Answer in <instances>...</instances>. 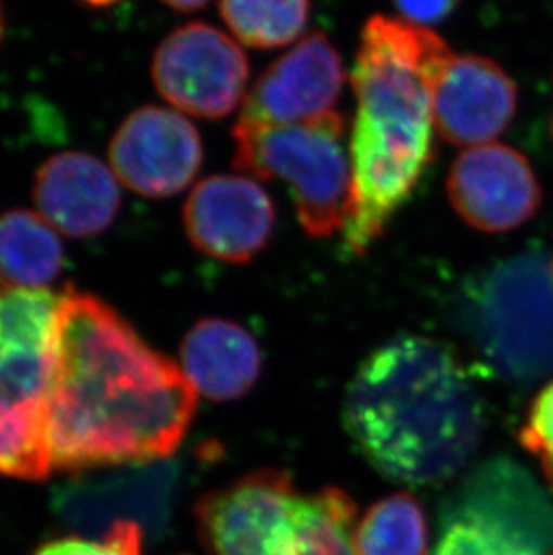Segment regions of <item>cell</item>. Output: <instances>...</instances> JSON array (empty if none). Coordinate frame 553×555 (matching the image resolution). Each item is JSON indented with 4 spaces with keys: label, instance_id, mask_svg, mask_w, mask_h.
<instances>
[{
    "label": "cell",
    "instance_id": "1",
    "mask_svg": "<svg viewBox=\"0 0 553 555\" xmlns=\"http://www.w3.org/2000/svg\"><path fill=\"white\" fill-rule=\"evenodd\" d=\"M196 388L108 302L68 286L57 308L48 398L56 469L164 461L188 434Z\"/></svg>",
    "mask_w": 553,
    "mask_h": 555
},
{
    "label": "cell",
    "instance_id": "2",
    "mask_svg": "<svg viewBox=\"0 0 553 555\" xmlns=\"http://www.w3.org/2000/svg\"><path fill=\"white\" fill-rule=\"evenodd\" d=\"M451 54L437 33L404 18L374 15L361 31L350 76L355 209L345 229L355 257L385 234L434 163V89Z\"/></svg>",
    "mask_w": 553,
    "mask_h": 555
},
{
    "label": "cell",
    "instance_id": "3",
    "mask_svg": "<svg viewBox=\"0 0 553 555\" xmlns=\"http://www.w3.org/2000/svg\"><path fill=\"white\" fill-rule=\"evenodd\" d=\"M344 423L377 472L408 486L459 475L486 434V404L459 352L404 335L361 362L345 393Z\"/></svg>",
    "mask_w": 553,
    "mask_h": 555
},
{
    "label": "cell",
    "instance_id": "4",
    "mask_svg": "<svg viewBox=\"0 0 553 555\" xmlns=\"http://www.w3.org/2000/svg\"><path fill=\"white\" fill-rule=\"evenodd\" d=\"M456 314L478 358L505 382L527 387L553 372V275L543 251L471 273Z\"/></svg>",
    "mask_w": 553,
    "mask_h": 555
},
{
    "label": "cell",
    "instance_id": "5",
    "mask_svg": "<svg viewBox=\"0 0 553 555\" xmlns=\"http://www.w3.org/2000/svg\"><path fill=\"white\" fill-rule=\"evenodd\" d=\"M342 112L268 130L232 131L234 168L290 188L298 221L325 240L349 225L355 209L352 164L345 150Z\"/></svg>",
    "mask_w": 553,
    "mask_h": 555
},
{
    "label": "cell",
    "instance_id": "6",
    "mask_svg": "<svg viewBox=\"0 0 553 555\" xmlns=\"http://www.w3.org/2000/svg\"><path fill=\"white\" fill-rule=\"evenodd\" d=\"M553 508L509 459L475 467L443 498L434 555H544Z\"/></svg>",
    "mask_w": 553,
    "mask_h": 555
},
{
    "label": "cell",
    "instance_id": "7",
    "mask_svg": "<svg viewBox=\"0 0 553 555\" xmlns=\"http://www.w3.org/2000/svg\"><path fill=\"white\" fill-rule=\"evenodd\" d=\"M304 502L287 473L261 469L204 494L194 514L210 555H297Z\"/></svg>",
    "mask_w": 553,
    "mask_h": 555
},
{
    "label": "cell",
    "instance_id": "8",
    "mask_svg": "<svg viewBox=\"0 0 553 555\" xmlns=\"http://www.w3.org/2000/svg\"><path fill=\"white\" fill-rule=\"evenodd\" d=\"M250 76L245 51L205 22H189L164 38L152 60L158 94L177 111L223 119L240 106Z\"/></svg>",
    "mask_w": 553,
    "mask_h": 555
},
{
    "label": "cell",
    "instance_id": "9",
    "mask_svg": "<svg viewBox=\"0 0 553 555\" xmlns=\"http://www.w3.org/2000/svg\"><path fill=\"white\" fill-rule=\"evenodd\" d=\"M182 467L155 461L115 467L101 475H81L54 489L53 513L81 535L105 534L119 521H133L160 540L172 518Z\"/></svg>",
    "mask_w": 553,
    "mask_h": 555
},
{
    "label": "cell",
    "instance_id": "10",
    "mask_svg": "<svg viewBox=\"0 0 553 555\" xmlns=\"http://www.w3.org/2000/svg\"><path fill=\"white\" fill-rule=\"evenodd\" d=\"M204 163V144L182 114L146 105L123 119L108 144V166L120 184L144 198L182 193Z\"/></svg>",
    "mask_w": 553,
    "mask_h": 555
},
{
    "label": "cell",
    "instance_id": "11",
    "mask_svg": "<svg viewBox=\"0 0 553 555\" xmlns=\"http://www.w3.org/2000/svg\"><path fill=\"white\" fill-rule=\"evenodd\" d=\"M344 85L338 51L325 33H311L259 76L234 131L268 130L327 116L342 98Z\"/></svg>",
    "mask_w": 553,
    "mask_h": 555
},
{
    "label": "cell",
    "instance_id": "12",
    "mask_svg": "<svg viewBox=\"0 0 553 555\" xmlns=\"http://www.w3.org/2000/svg\"><path fill=\"white\" fill-rule=\"evenodd\" d=\"M449 202L476 231H516L538 215L543 193L523 153L500 142L467 147L449 169Z\"/></svg>",
    "mask_w": 553,
    "mask_h": 555
},
{
    "label": "cell",
    "instance_id": "13",
    "mask_svg": "<svg viewBox=\"0 0 553 555\" xmlns=\"http://www.w3.org/2000/svg\"><path fill=\"white\" fill-rule=\"evenodd\" d=\"M270 194L241 175H213L194 185L183 205V229L204 256L245 264L256 259L275 231Z\"/></svg>",
    "mask_w": 553,
    "mask_h": 555
},
{
    "label": "cell",
    "instance_id": "14",
    "mask_svg": "<svg viewBox=\"0 0 553 555\" xmlns=\"http://www.w3.org/2000/svg\"><path fill=\"white\" fill-rule=\"evenodd\" d=\"M517 112V89L505 68L478 54H451L434 89L435 131L454 146L489 144Z\"/></svg>",
    "mask_w": 553,
    "mask_h": 555
},
{
    "label": "cell",
    "instance_id": "15",
    "mask_svg": "<svg viewBox=\"0 0 553 555\" xmlns=\"http://www.w3.org/2000/svg\"><path fill=\"white\" fill-rule=\"evenodd\" d=\"M60 302L62 295L48 288H0V398H48Z\"/></svg>",
    "mask_w": 553,
    "mask_h": 555
},
{
    "label": "cell",
    "instance_id": "16",
    "mask_svg": "<svg viewBox=\"0 0 553 555\" xmlns=\"http://www.w3.org/2000/svg\"><path fill=\"white\" fill-rule=\"evenodd\" d=\"M38 215L68 237L108 231L123 196L111 166L83 152L56 153L40 164L33 184Z\"/></svg>",
    "mask_w": 553,
    "mask_h": 555
},
{
    "label": "cell",
    "instance_id": "17",
    "mask_svg": "<svg viewBox=\"0 0 553 555\" xmlns=\"http://www.w3.org/2000/svg\"><path fill=\"white\" fill-rule=\"evenodd\" d=\"M182 371L210 401H234L261 376L256 338L232 320L204 319L191 327L180 347Z\"/></svg>",
    "mask_w": 553,
    "mask_h": 555
},
{
    "label": "cell",
    "instance_id": "18",
    "mask_svg": "<svg viewBox=\"0 0 553 555\" xmlns=\"http://www.w3.org/2000/svg\"><path fill=\"white\" fill-rule=\"evenodd\" d=\"M65 264V250L51 223L27 209L0 215L2 288H46Z\"/></svg>",
    "mask_w": 553,
    "mask_h": 555
},
{
    "label": "cell",
    "instance_id": "19",
    "mask_svg": "<svg viewBox=\"0 0 553 555\" xmlns=\"http://www.w3.org/2000/svg\"><path fill=\"white\" fill-rule=\"evenodd\" d=\"M53 467L46 401L0 398V475L42 480Z\"/></svg>",
    "mask_w": 553,
    "mask_h": 555
},
{
    "label": "cell",
    "instance_id": "20",
    "mask_svg": "<svg viewBox=\"0 0 553 555\" xmlns=\"http://www.w3.org/2000/svg\"><path fill=\"white\" fill-rule=\"evenodd\" d=\"M428 525L417 498L396 493L374 503L356 525L358 555H426Z\"/></svg>",
    "mask_w": 553,
    "mask_h": 555
},
{
    "label": "cell",
    "instance_id": "21",
    "mask_svg": "<svg viewBox=\"0 0 553 555\" xmlns=\"http://www.w3.org/2000/svg\"><path fill=\"white\" fill-rule=\"evenodd\" d=\"M220 15L241 42L254 49L284 48L308 26L311 0H220Z\"/></svg>",
    "mask_w": 553,
    "mask_h": 555
},
{
    "label": "cell",
    "instance_id": "22",
    "mask_svg": "<svg viewBox=\"0 0 553 555\" xmlns=\"http://www.w3.org/2000/svg\"><path fill=\"white\" fill-rule=\"evenodd\" d=\"M356 503L338 488L306 494L303 543L298 555H358Z\"/></svg>",
    "mask_w": 553,
    "mask_h": 555
},
{
    "label": "cell",
    "instance_id": "23",
    "mask_svg": "<svg viewBox=\"0 0 553 555\" xmlns=\"http://www.w3.org/2000/svg\"><path fill=\"white\" fill-rule=\"evenodd\" d=\"M142 540L144 532L139 525L119 521L101 540L68 535L43 543L33 555H142Z\"/></svg>",
    "mask_w": 553,
    "mask_h": 555
},
{
    "label": "cell",
    "instance_id": "24",
    "mask_svg": "<svg viewBox=\"0 0 553 555\" xmlns=\"http://www.w3.org/2000/svg\"><path fill=\"white\" fill-rule=\"evenodd\" d=\"M522 446L538 459L553 489V382L536 396L519 431Z\"/></svg>",
    "mask_w": 553,
    "mask_h": 555
},
{
    "label": "cell",
    "instance_id": "25",
    "mask_svg": "<svg viewBox=\"0 0 553 555\" xmlns=\"http://www.w3.org/2000/svg\"><path fill=\"white\" fill-rule=\"evenodd\" d=\"M402 18L417 26H434L453 15L462 0H390Z\"/></svg>",
    "mask_w": 553,
    "mask_h": 555
},
{
    "label": "cell",
    "instance_id": "26",
    "mask_svg": "<svg viewBox=\"0 0 553 555\" xmlns=\"http://www.w3.org/2000/svg\"><path fill=\"white\" fill-rule=\"evenodd\" d=\"M160 2L169 5L171 10L180 11V13H193V11L205 8L209 0H160Z\"/></svg>",
    "mask_w": 553,
    "mask_h": 555
},
{
    "label": "cell",
    "instance_id": "27",
    "mask_svg": "<svg viewBox=\"0 0 553 555\" xmlns=\"http://www.w3.org/2000/svg\"><path fill=\"white\" fill-rule=\"evenodd\" d=\"M85 4L90 8H111V5L117 4L120 0H81Z\"/></svg>",
    "mask_w": 553,
    "mask_h": 555
},
{
    "label": "cell",
    "instance_id": "28",
    "mask_svg": "<svg viewBox=\"0 0 553 555\" xmlns=\"http://www.w3.org/2000/svg\"><path fill=\"white\" fill-rule=\"evenodd\" d=\"M550 272H552V275H553V254H552V259H550Z\"/></svg>",
    "mask_w": 553,
    "mask_h": 555
},
{
    "label": "cell",
    "instance_id": "29",
    "mask_svg": "<svg viewBox=\"0 0 553 555\" xmlns=\"http://www.w3.org/2000/svg\"><path fill=\"white\" fill-rule=\"evenodd\" d=\"M0 38H2V18H0Z\"/></svg>",
    "mask_w": 553,
    "mask_h": 555
},
{
    "label": "cell",
    "instance_id": "30",
    "mask_svg": "<svg viewBox=\"0 0 553 555\" xmlns=\"http://www.w3.org/2000/svg\"><path fill=\"white\" fill-rule=\"evenodd\" d=\"M552 128H553V122H552Z\"/></svg>",
    "mask_w": 553,
    "mask_h": 555
},
{
    "label": "cell",
    "instance_id": "31",
    "mask_svg": "<svg viewBox=\"0 0 553 555\" xmlns=\"http://www.w3.org/2000/svg\"><path fill=\"white\" fill-rule=\"evenodd\" d=\"M553 555V554H552Z\"/></svg>",
    "mask_w": 553,
    "mask_h": 555
}]
</instances>
